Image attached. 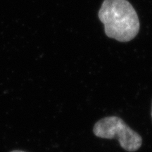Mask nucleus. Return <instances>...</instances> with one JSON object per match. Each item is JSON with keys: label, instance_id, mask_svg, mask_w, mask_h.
<instances>
[{"label": "nucleus", "instance_id": "nucleus-2", "mask_svg": "<svg viewBox=\"0 0 152 152\" xmlns=\"http://www.w3.org/2000/svg\"><path fill=\"white\" fill-rule=\"evenodd\" d=\"M93 132L97 137L117 139L121 147L129 152L137 151L142 144V137L118 116H108L99 120L95 123Z\"/></svg>", "mask_w": 152, "mask_h": 152}, {"label": "nucleus", "instance_id": "nucleus-4", "mask_svg": "<svg viewBox=\"0 0 152 152\" xmlns=\"http://www.w3.org/2000/svg\"><path fill=\"white\" fill-rule=\"evenodd\" d=\"M151 118H152V104H151Z\"/></svg>", "mask_w": 152, "mask_h": 152}, {"label": "nucleus", "instance_id": "nucleus-1", "mask_svg": "<svg viewBox=\"0 0 152 152\" xmlns=\"http://www.w3.org/2000/svg\"><path fill=\"white\" fill-rule=\"evenodd\" d=\"M98 16L106 36L118 42L131 41L140 31L137 14L128 0H104Z\"/></svg>", "mask_w": 152, "mask_h": 152}, {"label": "nucleus", "instance_id": "nucleus-3", "mask_svg": "<svg viewBox=\"0 0 152 152\" xmlns=\"http://www.w3.org/2000/svg\"><path fill=\"white\" fill-rule=\"evenodd\" d=\"M11 152H25V151H13Z\"/></svg>", "mask_w": 152, "mask_h": 152}]
</instances>
